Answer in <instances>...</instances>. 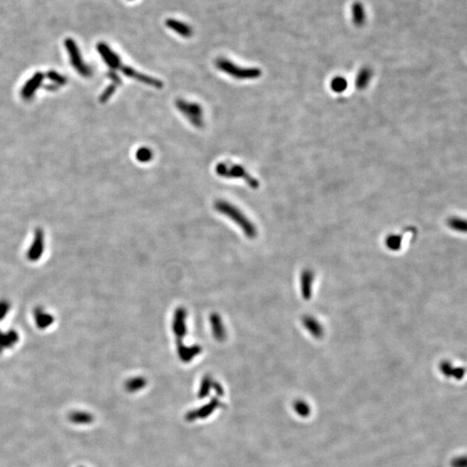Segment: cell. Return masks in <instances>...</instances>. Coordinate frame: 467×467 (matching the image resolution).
Segmentation results:
<instances>
[{
  "label": "cell",
  "mask_w": 467,
  "mask_h": 467,
  "mask_svg": "<svg viewBox=\"0 0 467 467\" xmlns=\"http://www.w3.org/2000/svg\"><path fill=\"white\" fill-rule=\"evenodd\" d=\"M65 47L68 50L70 61H71L72 65L80 74L84 76H89L92 74V70L88 66L84 63L81 55H80V50L78 49L77 45L75 44L74 40L70 38H68L65 40Z\"/></svg>",
  "instance_id": "5b68a950"
},
{
  "label": "cell",
  "mask_w": 467,
  "mask_h": 467,
  "mask_svg": "<svg viewBox=\"0 0 467 467\" xmlns=\"http://www.w3.org/2000/svg\"><path fill=\"white\" fill-rule=\"evenodd\" d=\"M440 369L446 377H455L458 379L462 378L464 373V368H455L453 365L449 362H442V364L440 365Z\"/></svg>",
  "instance_id": "ffe728a7"
},
{
  "label": "cell",
  "mask_w": 467,
  "mask_h": 467,
  "mask_svg": "<svg viewBox=\"0 0 467 467\" xmlns=\"http://www.w3.org/2000/svg\"><path fill=\"white\" fill-rule=\"evenodd\" d=\"M303 324L307 331H309L313 337H321L323 336V333H324L323 326L319 323V320H317L315 318H313L312 316H306L304 317Z\"/></svg>",
  "instance_id": "e0dca14e"
},
{
  "label": "cell",
  "mask_w": 467,
  "mask_h": 467,
  "mask_svg": "<svg viewBox=\"0 0 467 467\" xmlns=\"http://www.w3.org/2000/svg\"><path fill=\"white\" fill-rule=\"evenodd\" d=\"M152 157H153V154H152L151 149L141 147L137 151L136 158L141 163H147L149 161L152 160Z\"/></svg>",
  "instance_id": "d4e9b609"
},
{
  "label": "cell",
  "mask_w": 467,
  "mask_h": 467,
  "mask_svg": "<svg viewBox=\"0 0 467 467\" xmlns=\"http://www.w3.org/2000/svg\"><path fill=\"white\" fill-rule=\"evenodd\" d=\"M215 64L219 70L237 80L256 79L261 75V70L259 68H241L226 58H217Z\"/></svg>",
  "instance_id": "7a4b0ae2"
},
{
  "label": "cell",
  "mask_w": 467,
  "mask_h": 467,
  "mask_svg": "<svg viewBox=\"0 0 467 467\" xmlns=\"http://www.w3.org/2000/svg\"><path fill=\"white\" fill-rule=\"evenodd\" d=\"M216 172L218 176L225 178H241L253 189H257L260 185L259 182L239 164H230L221 162L216 166Z\"/></svg>",
  "instance_id": "3957f363"
},
{
  "label": "cell",
  "mask_w": 467,
  "mask_h": 467,
  "mask_svg": "<svg viewBox=\"0 0 467 467\" xmlns=\"http://www.w3.org/2000/svg\"><path fill=\"white\" fill-rule=\"evenodd\" d=\"M116 87H117V86H116L115 84H112V85H110V86L103 92L102 96L100 97V102L102 103H106V102L115 94Z\"/></svg>",
  "instance_id": "83f0119b"
},
{
  "label": "cell",
  "mask_w": 467,
  "mask_h": 467,
  "mask_svg": "<svg viewBox=\"0 0 467 467\" xmlns=\"http://www.w3.org/2000/svg\"><path fill=\"white\" fill-rule=\"evenodd\" d=\"M146 384V381L144 378H133L131 380L127 381L126 384V390L130 392L136 391V390L144 387Z\"/></svg>",
  "instance_id": "7402d4cb"
},
{
  "label": "cell",
  "mask_w": 467,
  "mask_h": 467,
  "mask_svg": "<svg viewBox=\"0 0 467 467\" xmlns=\"http://www.w3.org/2000/svg\"><path fill=\"white\" fill-rule=\"evenodd\" d=\"M371 76L372 71L370 68H366V67L362 68L359 71L358 75L356 79V87H358L359 88H363L366 87L369 82V80L371 79Z\"/></svg>",
  "instance_id": "44dd1931"
},
{
  "label": "cell",
  "mask_w": 467,
  "mask_h": 467,
  "mask_svg": "<svg viewBox=\"0 0 467 467\" xmlns=\"http://www.w3.org/2000/svg\"><path fill=\"white\" fill-rule=\"evenodd\" d=\"M448 224L449 226L451 227L452 229H455L457 231L464 232L466 230L465 221L458 218V217H454V218L449 220Z\"/></svg>",
  "instance_id": "484cf974"
},
{
  "label": "cell",
  "mask_w": 467,
  "mask_h": 467,
  "mask_svg": "<svg viewBox=\"0 0 467 467\" xmlns=\"http://www.w3.org/2000/svg\"><path fill=\"white\" fill-rule=\"evenodd\" d=\"M44 234L41 229H37L35 231L34 239L31 243L28 251H27V258L30 261L35 262L39 260L42 255L44 254Z\"/></svg>",
  "instance_id": "8992f818"
},
{
  "label": "cell",
  "mask_w": 467,
  "mask_h": 467,
  "mask_svg": "<svg viewBox=\"0 0 467 467\" xmlns=\"http://www.w3.org/2000/svg\"><path fill=\"white\" fill-rule=\"evenodd\" d=\"M313 281H314V273L313 271L307 269L302 272L301 278H300L301 290H302L304 299L306 300H309L312 296Z\"/></svg>",
  "instance_id": "5bb4252c"
},
{
  "label": "cell",
  "mask_w": 467,
  "mask_h": 467,
  "mask_svg": "<svg viewBox=\"0 0 467 467\" xmlns=\"http://www.w3.org/2000/svg\"><path fill=\"white\" fill-rule=\"evenodd\" d=\"M108 76L114 81V84H115L116 86H117V85H121V78H120V76H119L115 71L109 72V74H108Z\"/></svg>",
  "instance_id": "f546056e"
},
{
  "label": "cell",
  "mask_w": 467,
  "mask_h": 467,
  "mask_svg": "<svg viewBox=\"0 0 467 467\" xmlns=\"http://www.w3.org/2000/svg\"><path fill=\"white\" fill-rule=\"evenodd\" d=\"M352 21L356 27H361L364 25L366 20V13L364 7L361 2H355L351 7Z\"/></svg>",
  "instance_id": "ac0fdd59"
},
{
  "label": "cell",
  "mask_w": 467,
  "mask_h": 467,
  "mask_svg": "<svg viewBox=\"0 0 467 467\" xmlns=\"http://www.w3.org/2000/svg\"><path fill=\"white\" fill-rule=\"evenodd\" d=\"M347 85L348 84H347L345 78L337 76V77L333 78V80L331 81V87L336 93H341L346 89Z\"/></svg>",
  "instance_id": "603a6c76"
},
{
  "label": "cell",
  "mask_w": 467,
  "mask_h": 467,
  "mask_svg": "<svg viewBox=\"0 0 467 467\" xmlns=\"http://www.w3.org/2000/svg\"><path fill=\"white\" fill-rule=\"evenodd\" d=\"M215 209L217 212L226 216L236 223L248 238H254L256 236L257 229L254 223H251L244 214L235 206L229 204V202L223 200L217 201L215 203Z\"/></svg>",
  "instance_id": "6da1fadb"
},
{
  "label": "cell",
  "mask_w": 467,
  "mask_h": 467,
  "mask_svg": "<svg viewBox=\"0 0 467 467\" xmlns=\"http://www.w3.org/2000/svg\"><path fill=\"white\" fill-rule=\"evenodd\" d=\"M402 237L400 235H390L386 241L388 248L391 250H399L402 247Z\"/></svg>",
  "instance_id": "cb8c5ba5"
},
{
  "label": "cell",
  "mask_w": 467,
  "mask_h": 467,
  "mask_svg": "<svg viewBox=\"0 0 467 467\" xmlns=\"http://www.w3.org/2000/svg\"><path fill=\"white\" fill-rule=\"evenodd\" d=\"M165 25L182 37H190L192 36V27L186 25L185 23L181 22L176 19H169L165 21Z\"/></svg>",
  "instance_id": "2e32d148"
},
{
  "label": "cell",
  "mask_w": 467,
  "mask_h": 467,
  "mask_svg": "<svg viewBox=\"0 0 467 467\" xmlns=\"http://www.w3.org/2000/svg\"><path fill=\"white\" fill-rule=\"evenodd\" d=\"M33 314L36 325L40 330H46L54 323V317L42 307H37Z\"/></svg>",
  "instance_id": "7c38bea8"
},
{
  "label": "cell",
  "mask_w": 467,
  "mask_h": 467,
  "mask_svg": "<svg viewBox=\"0 0 467 467\" xmlns=\"http://www.w3.org/2000/svg\"><path fill=\"white\" fill-rule=\"evenodd\" d=\"M11 310V304L7 300H0V320L6 319Z\"/></svg>",
  "instance_id": "4316f807"
},
{
  "label": "cell",
  "mask_w": 467,
  "mask_h": 467,
  "mask_svg": "<svg viewBox=\"0 0 467 467\" xmlns=\"http://www.w3.org/2000/svg\"><path fill=\"white\" fill-rule=\"evenodd\" d=\"M187 312L184 308L179 307L175 311L172 322V331L176 337V341H182L187 332Z\"/></svg>",
  "instance_id": "52a82bcc"
},
{
  "label": "cell",
  "mask_w": 467,
  "mask_h": 467,
  "mask_svg": "<svg viewBox=\"0 0 467 467\" xmlns=\"http://www.w3.org/2000/svg\"><path fill=\"white\" fill-rule=\"evenodd\" d=\"M44 79V74L41 73H37L35 74L32 79L29 80L27 84L25 85L24 89L22 91V96L25 99H30L31 96H33L35 90L39 87L42 80Z\"/></svg>",
  "instance_id": "d6986e66"
},
{
  "label": "cell",
  "mask_w": 467,
  "mask_h": 467,
  "mask_svg": "<svg viewBox=\"0 0 467 467\" xmlns=\"http://www.w3.org/2000/svg\"><path fill=\"white\" fill-rule=\"evenodd\" d=\"M79 467H84V466H79Z\"/></svg>",
  "instance_id": "4dcf8cb0"
},
{
  "label": "cell",
  "mask_w": 467,
  "mask_h": 467,
  "mask_svg": "<svg viewBox=\"0 0 467 467\" xmlns=\"http://www.w3.org/2000/svg\"><path fill=\"white\" fill-rule=\"evenodd\" d=\"M177 110L189 121L194 127L201 128L204 127L203 109L198 103H189L185 100L177 99L175 102Z\"/></svg>",
  "instance_id": "277c9868"
},
{
  "label": "cell",
  "mask_w": 467,
  "mask_h": 467,
  "mask_svg": "<svg viewBox=\"0 0 467 467\" xmlns=\"http://www.w3.org/2000/svg\"><path fill=\"white\" fill-rule=\"evenodd\" d=\"M19 333L15 330L8 331H0V353L4 350L13 348L19 342Z\"/></svg>",
  "instance_id": "4fadbf2b"
},
{
  "label": "cell",
  "mask_w": 467,
  "mask_h": 467,
  "mask_svg": "<svg viewBox=\"0 0 467 467\" xmlns=\"http://www.w3.org/2000/svg\"><path fill=\"white\" fill-rule=\"evenodd\" d=\"M121 69L122 73H123L125 75L128 76V77L133 78V79H135V80H138V81H140V82L146 84V85H150V86H152V87H155V88L160 89V88H162L163 86H164V83H163L160 80L156 79V78L151 77V76L142 74V73H139V72L137 71L135 69H133V68L128 67V66H121Z\"/></svg>",
  "instance_id": "ba28073f"
},
{
  "label": "cell",
  "mask_w": 467,
  "mask_h": 467,
  "mask_svg": "<svg viewBox=\"0 0 467 467\" xmlns=\"http://www.w3.org/2000/svg\"><path fill=\"white\" fill-rule=\"evenodd\" d=\"M210 323H211V331L213 337L217 341H223L226 338V329L224 327L223 320L221 319L219 314L217 313H212L210 317Z\"/></svg>",
  "instance_id": "8fae6325"
},
{
  "label": "cell",
  "mask_w": 467,
  "mask_h": 467,
  "mask_svg": "<svg viewBox=\"0 0 467 467\" xmlns=\"http://www.w3.org/2000/svg\"><path fill=\"white\" fill-rule=\"evenodd\" d=\"M176 351L182 362H189L202 352V348L199 345L186 346L182 341H176Z\"/></svg>",
  "instance_id": "30bf717a"
},
{
  "label": "cell",
  "mask_w": 467,
  "mask_h": 467,
  "mask_svg": "<svg viewBox=\"0 0 467 467\" xmlns=\"http://www.w3.org/2000/svg\"><path fill=\"white\" fill-rule=\"evenodd\" d=\"M48 76H49L51 80H55L56 82H58L59 84H64L66 82L65 79L62 77V75L56 74V72H50L49 74H48Z\"/></svg>",
  "instance_id": "f1b7e54d"
},
{
  "label": "cell",
  "mask_w": 467,
  "mask_h": 467,
  "mask_svg": "<svg viewBox=\"0 0 467 467\" xmlns=\"http://www.w3.org/2000/svg\"><path fill=\"white\" fill-rule=\"evenodd\" d=\"M68 421L74 425H88L94 421V416L86 411L74 410L68 415Z\"/></svg>",
  "instance_id": "9a60e30c"
},
{
  "label": "cell",
  "mask_w": 467,
  "mask_h": 467,
  "mask_svg": "<svg viewBox=\"0 0 467 467\" xmlns=\"http://www.w3.org/2000/svg\"><path fill=\"white\" fill-rule=\"evenodd\" d=\"M97 50L99 51L100 55L103 56V60L105 61L106 63L113 70L121 68L122 64H121V58L118 56L116 53L114 52L109 48V45H107L104 43H99L97 44Z\"/></svg>",
  "instance_id": "9c48e42d"
}]
</instances>
